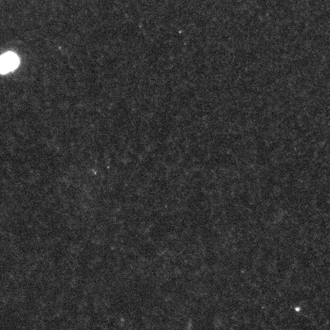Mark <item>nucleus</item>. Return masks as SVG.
Masks as SVG:
<instances>
[{"instance_id":"2","label":"nucleus","mask_w":330,"mask_h":330,"mask_svg":"<svg viewBox=\"0 0 330 330\" xmlns=\"http://www.w3.org/2000/svg\"><path fill=\"white\" fill-rule=\"evenodd\" d=\"M205 263L208 267H213L217 263V256L215 254H208L205 257Z\"/></svg>"},{"instance_id":"1","label":"nucleus","mask_w":330,"mask_h":330,"mask_svg":"<svg viewBox=\"0 0 330 330\" xmlns=\"http://www.w3.org/2000/svg\"><path fill=\"white\" fill-rule=\"evenodd\" d=\"M19 64V59L16 54L9 52L0 57V73L5 74L15 70Z\"/></svg>"}]
</instances>
